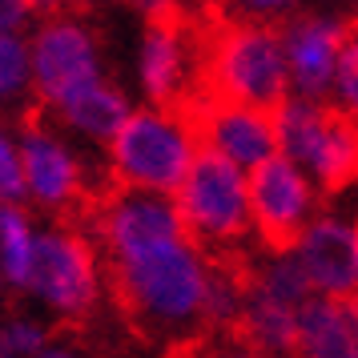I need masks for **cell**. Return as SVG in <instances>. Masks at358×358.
Instances as JSON below:
<instances>
[{
    "mask_svg": "<svg viewBox=\"0 0 358 358\" xmlns=\"http://www.w3.org/2000/svg\"><path fill=\"white\" fill-rule=\"evenodd\" d=\"M173 201H178V213L185 222V234L197 245L234 250L254 229L250 173L210 145H197L194 162H189V173L178 185Z\"/></svg>",
    "mask_w": 358,
    "mask_h": 358,
    "instance_id": "obj_4",
    "label": "cell"
},
{
    "mask_svg": "<svg viewBox=\"0 0 358 358\" xmlns=\"http://www.w3.org/2000/svg\"><path fill=\"white\" fill-rule=\"evenodd\" d=\"M133 4H137V8L145 13V8H153V4H162V0H133Z\"/></svg>",
    "mask_w": 358,
    "mask_h": 358,
    "instance_id": "obj_27",
    "label": "cell"
},
{
    "mask_svg": "<svg viewBox=\"0 0 358 358\" xmlns=\"http://www.w3.org/2000/svg\"><path fill=\"white\" fill-rule=\"evenodd\" d=\"M185 93L242 101L274 113L290 97L282 24L258 17H226L222 8L194 17V77Z\"/></svg>",
    "mask_w": 358,
    "mask_h": 358,
    "instance_id": "obj_1",
    "label": "cell"
},
{
    "mask_svg": "<svg viewBox=\"0 0 358 358\" xmlns=\"http://www.w3.org/2000/svg\"><path fill=\"white\" fill-rule=\"evenodd\" d=\"M33 85V52L17 33H0V101H17Z\"/></svg>",
    "mask_w": 358,
    "mask_h": 358,
    "instance_id": "obj_18",
    "label": "cell"
},
{
    "mask_svg": "<svg viewBox=\"0 0 358 358\" xmlns=\"http://www.w3.org/2000/svg\"><path fill=\"white\" fill-rule=\"evenodd\" d=\"M194 77V17L178 0L145 8V45H141V85L153 105H178Z\"/></svg>",
    "mask_w": 358,
    "mask_h": 358,
    "instance_id": "obj_10",
    "label": "cell"
},
{
    "mask_svg": "<svg viewBox=\"0 0 358 358\" xmlns=\"http://www.w3.org/2000/svg\"><path fill=\"white\" fill-rule=\"evenodd\" d=\"M24 194H29V181H24V162H20V141H13L0 129V206H20Z\"/></svg>",
    "mask_w": 358,
    "mask_h": 358,
    "instance_id": "obj_21",
    "label": "cell"
},
{
    "mask_svg": "<svg viewBox=\"0 0 358 358\" xmlns=\"http://www.w3.org/2000/svg\"><path fill=\"white\" fill-rule=\"evenodd\" d=\"M238 8H245L250 17H270V13H282V8H290L294 0H234Z\"/></svg>",
    "mask_w": 358,
    "mask_h": 358,
    "instance_id": "obj_24",
    "label": "cell"
},
{
    "mask_svg": "<svg viewBox=\"0 0 358 358\" xmlns=\"http://www.w3.org/2000/svg\"><path fill=\"white\" fill-rule=\"evenodd\" d=\"M33 258H36V234L29 226V213L20 206H0V262H4V278L17 290H29Z\"/></svg>",
    "mask_w": 358,
    "mask_h": 358,
    "instance_id": "obj_17",
    "label": "cell"
},
{
    "mask_svg": "<svg viewBox=\"0 0 358 358\" xmlns=\"http://www.w3.org/2000/svg\"><path fill=\"white\" fill-rule=\"evenodd\" d=\"M298 358H358V298L314 294L298 310Z\"/></svg>",
    "mask_w": 358,
    "mask_h": 358,
    "instance_id": "obj_14",
    "label": "cell"
},
{
    "mask_svg": "<svg viewBox=\"0 0 358 358\" xmlns=\"http://www.w3.org/2000/svg\"><path fill=\"white\" fill-rule=\"evenodd\" d=\"M334 101L338 109L358 117V17H350L342 29V49L338 65H334Z\"/></svg>",
    "mask_w": 358,
    "mask_h": 358,
    "instance_id": "obj_19",
    "label": "cell"
},
{
    "mask_svg": "<svg viewBox=\"0 0 358 358\" xmlns=\"http://www.w3.org/2000/svg\"><path fill=\"white\" fill-rule=\"evenodd\" d=\"M29 52H33V93L41 109H57L65 97L101 77L97 41L85 20L69 13L41 20V33L33 36Z\"/></svg>",
    "mask_w": 358,
    "mask_h": 358,
    "instance_id": "obj_8",
    "label": "cell"
},
{
    "mask_svg": "<svg viewBox=\"0 0 358 358\" xmlns=\"http://www.w3.org/2000/svg\"><path fill=\"white\" fill-rule=\"evenodd\" d=\"M49 342V330L29 322V318H13V322L0 326V358H36Z\"/></svg>",
    "mask_w": 358,
    "mask_h": 358,
    "instance_id": "obj_20",
    "label": "cell"
},
{
    "mask_svg": "<svg viewBox=\"0 0 358 358\" xmlns=\"http://www.w3.org/2000/svg\"><path fill=\"white\" fill-rule=\"evenodd\" d=\"M36 358H85V355L73 346V342H49V346H45Z\"/></svg>",
    "mask_w": 358,
    "mask_h": 358,
    "instance_id": "obj_26",
    "label": "cell"
},
{
    "mask_svg": "<svg viewBox=\"0 0 358 358\" xmlns=\"http://www.w3.org/2000/svg\"><path fill=\"white\" fill-rule=\"evenodd\" d=\"M20 162H24V181L29 197L41 210H52L57 222H81L89 206V189L81 181V165L49 129H45V109L33 105L20 117Z\"/></svg>",
    "mask_w": 358,
    "mask_h": 358,
    "instance_id": "obj_9",
    "label": "cell"
},
{
    "mask_svg": "<svg viewBox=\"0 0 358 358\" xmlns=\"http://www.w3.org/2000/svg\"><path fill=\"white\" fill-rule=\"evenodd\" d=\"M294 254L302 262L314 294L358 298V229L355 226L322 213L306 226Z\"/></svg>",
    "mask_w": 358,
    "mask_h": 358,
    "instance_id": "obj_11",
    "label": "cell"
},
{
    "mask_svg": "<svg viewBox=\"0 0 358 358\" xmlns=\"http://www.w3.org/2000/svg\"><path fill=\"white\" fill-rule=\"evenodd\" d=\"M197 153L189 121L169 105L133 109L109 141V181L145 194H178Z\"/></svg>",
    "mask_w": 358,
    "mask_h": 358,
    "instance_id": "obj_3",
    "label": "cell"
},
{
    "mask_svg": "<svg viewBox=\"0 0 358 358\" xmlns=\"http://www.w3.org/2000/svg\"><path fill=\"white\" fill-rule=\"evenodd\" d=\"M52 113L61 117V121H69L73 129H81V133H89V137H97V141L109 145L113 133L125 125V117H129L133 109H129V97H125L117 85L97 77L93 85H85L73 97H65Z\"/></svg>",
    "mask_w": 358,
    "mask_h": 358,
    "instance_id": "obj_16",
    "label": "cell"
},
{
    "mask_svg": "<svg viewBox=\"0 0 358 358\" xmlns=\"http://www.w3.org/2000/svg\"><path fill=\"white\" fill-rule=\"evenodd\" d=\"M165 358H222L217 350H213V334H185V338L169 342V355Z\"/></svg>",
    "mask_w": 358,
    "mask_h": 358,
    "instance_id": "obj_22",
    "label": "cell"
},
{
    "mask_svg": "<svg viewBox=\"0 0 358 358\" xmlns=\"http://www.w3.org/2000/svg\"><path fill=\"white\" fill-rule=\"evenodd\" d=\"M310 181L318 185V197L346 194L358 185V117L338 105H326V133Z\"/></svg>",
    "mask_w": 358,
    "mask_h": 358,
    "instance_id": "obj_15",
    "label": "cell"
},
{
    "mask_svg": "<svg viewBox=\"0 0 358 358\" xmlns=\"http://www.w3.org/2000/svg\"><path fill=\"white\" fill-rule=\"evenodd\" d=\"M85 4H97V0H69V8H85Z\"/></svg>",
    "mask_w": 358,
    "mask_h": 358,
    "instance_id": "obj_28",
    "label": "cell"
},
{
    "mask_svg": "<svg viewBox=\"0 0 358 358\" xmlns=\"http://www.w3.org/2000/svg\"><path fill=\"white\" fill-rule=\"evenodd\" d=\"M234 342H242L258 358H298V306L282 302L250 274L245 310L234 326Z\"/></svg>",
    "mask_w": 358,
    "mask_h": 358,
    "instance_id": "obj_13",
    "label": "cell"
},
{
    "mask_svg": "<svg viewBox=\"0 0 358 358\" xmlns=\"http://www.w3.org/2000/svg\"><path fill=\"white\" fill-rule=\"evenodd\" d=\"M342 29H346V20H326V17L282 20V41H286V61H290V89L298 97L322 101L334 89Z\"/></svg>",
    "mask_w": 358,
    "mask_h": 358,
    "instance_id": "obj_12",
    "label": "cell"
},
{
    "mask_svg": "<svg viewBox=\"0 0 358 358\" xmlns=\"http://www.w3.org/2000/svg\"><path fill=\"white\" fill-rule=\"evenodd\" d=\"M234 358H258V355H250V350H245V355H234Z\"/></svg>",
    "mask_w": 358,
    "mask_h": 358,
    "instance_id": "obj_29",
    "label": "cell"
},
{
    "mask_svg": "<svg viewBox=\"0 0 358 358\" xmlns=\"http://www.w3.org/2000/svg\"><path fill=\"white\" fill-rule=\"evenodd\" d=\"M169 109H178L189 121L197 145L226 153L229 162H238L242 169H254L266 157L282 153L278 121L266 109H254V105H242V101L201 97V93H181L178 105H169Z\"/></svg>",
    "mask_w": 358,
    "mask_h": 358,
    "instance_id": "obj_7",
    "label": "cell"
},
{
    "mask_svg": "<svg viewBox=\"0 0 358 358\" xmlns=\"http://www.w3.org/2000/svg\"><path fill=\"white\" fill-rule=\"evenodd\" d=\"M109 290L137 334H201L206 318V258L194 238H169L149 250L109 258Z\"/></svg>",
    "mask_w": 358,
    "mask_h": 358,
    "instance_id": "obj_2",
    "label": "cell"
},
{
    "mask_svg": "<svg viewBox=\"0 0 358 358\" xmlns=\"http://www.w3.org/2000/svg\"><path fill=\"white\" fill-rule=\"evenodd\" d=\"M29 4H33V13H41V20L69 13V0H29Z\"/></svg>",
    "mask_w": 358,
    "mask_h": 358,
    "instance_id": "obj_25",
    "label": "cell"
},
{
    "mask_svg": "<svg viewBox=\"0 0 358 358\" xmlns=\"http://www.w3.org/2000/svg\"><path fill=\"white\" fill-rule=\"evenodd\" d=\"M29 290L41 294L69 326L85 322L101 298V266H97V245L85 226L57 222L49 234L36 238V258Z\"/></svg>",
    "mask_w": 358,
    "mask_h": 358,
    "instance_id": "obj_5",
    "label": "cell"
},
{
    "mask_svg": "<svg viewBox=\"0 0 358 358\" xmlns=\"http://www.w3.org/2000/svg\"><path fill=\"white\" fill-rule=\"evenodd\" d=\"M29 13H33L29 0H0V33H17Z\"/></svg>",
    "mask_w": 358,
    "mask_h": 358,
    "instance_id": "obj_23",
    "label": "cell"
},
{
    "mask_svg": "<svg viewBox=\"0 0 358 358\" xmlns=\"http://www.w3.org/2000/svg\"><path fill=\"white\" fill-rule=\"evenodd\" d=\"M314 206H318V185L286 153H274L250 169V213L270 254L298 250L306 226L314 222Z\"/></svg>",
    "mask_w": 358,
    "mask_h": 358,
    "instance_id": "obj_6",
    "label": "cell"
}]
</instances>
